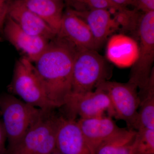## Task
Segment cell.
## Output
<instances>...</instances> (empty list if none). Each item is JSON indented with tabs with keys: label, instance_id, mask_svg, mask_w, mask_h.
Masks as SVG:
<instances>
[{
	"label": "cell",
	"instance_id": "d4e9b609",
	"mask_svg": "<svg viewBox=\"0 0 154 154\" xmlns=\"http://www.w3.org/2000/svg\"><path fill=\"white\" fill-rule=\"evenodd\" d=\"M57 1H63H63H65V0H57Z\"/></svg>",
	"mask_w": 154,
	"mask_h": 154
},
{
	"label": "cell",
	"instance_id": "9a60e30c",
	"mask_svg": "<svg viewBox=\"0 0 154 154\" xmlns=\"http://www.w3.org/2000/svg\"><path fill=\"white\" fill-rule=\"evenodd\" d=\"M138 44L133 37L123 34L112 35L107 41V59L119 67L132 66L137 59Z\"/></svg>",
	"mask_w": 154,
	"mask_h": 154
},
{
	"label": "cell",
	"instance_id": "5bb4252c",
	"mask_svg": "<svg viewBox=\"0 0 154 154\" xmlns=\"http://www.w3.org/2000/svg\"><path fill=\"white\" fill-rule=\"evenodd\" d=\"M77 122L88 144L95 153L100 145L122 129L117 126L113 117L107 115L80 118Z\"/></svg>",
	"mask_w": 154,
	"mask_h": 154
},
{
	"label": "cell",
	"instance_id": "8992f818",
	"mask_svg": "<svg viewBox=\"0 0 154 154\" xmlns=\"http://www.w3.org/2000/svg\"><path fill=\"white\" fill-rule=\"evenodd\" d=\"M109 75L107 63L97 51L77 50L73 66L72 92L94 91L100 83L107 81Z\"/></svg>",
	"mask_w": 154,
	"mask_h": 154
},
{
	"label": "cell",
	"instance_id": "9c48e42d",
	"mask_svg": "<svg viewBox=\"0 0 154 154\" xmlns=\"http://www.w3.org/2000/svg\"><path fill=\"white\" fill-rule=\"evenodd\" d=\"M71 10L88 25L99 48L112 33L122 30L117 11L113 12L104 9L82 12Z\"/></svg>",
	"mask_w": 154,
	"mask_h": 154
},
{
	"label": "cell",
	"instance_id": "277c9868",
	"mask_svg": "<svg viewBox=\"0 0 154 154\" xmlns=\"http://www.w3.org/2000/svg\"><path fill=\"white\" fill-rule=\"evenodd\" d=\"M141 13L138 25V54L131 66L128 81L140 90L148 82L154 61V11Z\"/></svg>",
	"mask_w": 154,
	"mask_h": 154
},
{
	"label": "cell",
	"instance_id": "484cf974",
	"mask_svg": "<svg viewBox=\"0 0 154 154\" xmlns=\"http://www.w3.org/2000/svg\"><path fill=\"white\" fill-rule=\"evenodd\" d=\"M54 154V153H53V154Z\"/></svg>",
	"mask_w": 154,
	"mask_h": 154
},
{
	"label": "cell",
	"instance_id": "52a82bcc",
	"mask_svg": "<svg viewBox=\"0 0 154 154\" xmlns=\"http://www.w3.org/2000/svg\"><path fill=\"white\" fill-rule=\"evenodd\" d=\"M108 95L115 113V118L123 120L128 128L137 130L140 99L134 85L107 81L97 86Z\"/></svg>",
	"mask_w": 154,
	"mask_h": 154
},
{
	"label": "cell",
	"instance_id": "7402d4cb",
	"mask_svg": "<svg viewBox=\"0 0 154 154\" xmlns=\"http://www.w3.org/2000/svg\"><path fill=\"white\" fill-rule=\"evenodd\" d=\"M12 2V0H0V32H2Z\"/></svg>",
	"mask_w": 154,
	"mask_h": 154
},
{
	"label": "cell",
	"instance_id": "2e32d148",
	"mask_svg": "<svg viewBox=\"0 0 154 154\" xmlns=\"http://www.w3.org/2000/svg\"><path fill=\"white\" fill-rule=\"evenodd\" d=\"M25 5L57 33L63 15V1L57 0H22Z\"/></svg>",
	"mask_w": 154,
	"mask_h": 154
},
{
	"label": "cell",
	"instance_id": "30bf717a",
	"mask_svg": "<svg viewBox=\"0 0 154 154\" xmlns=\"http://www.w3.org/2000/svg\"><path fill=\"white\" fill-rule=\"evenodd\" d=\"M2 32L7 40L24 54V57L32 63L37 60L50 42L46 38L27 33L8 17Z\"/></svg>",
	"mask_w": 154,
	"mask_h": 154
},
{
	"label": "cell",
	"instance_id": "7a4b0ae2",
	"mask_svg": "<svg viewBox=\"0 0 154 154\" xmlns=\"http://www.w3.org/2000/svg\"><path fill=\"white\" fill-rule=\"evenodd\" d=\"M52 110H43L41 115L20 141L7 154H52L56 152V136L59 117Z\"/></svg>",
	"mask_w": 154,
	"mask_h": 154
},
{
	"label": "cell",
	"instance_id": "6da1fadb",
	"mask_svg": "<svg viewBox=\"0 0 154 154\" xmlns=\"http://www.w3.org/2000/svg\"><path fill=\"white\" fill-rule=\"evenodd\" d=\"M77 50L57 36L35 62L48 97L54 108L63 106L72 92L73 66Z\"/></svg>",
	"mask_w": 154,
	"mask_h": 154
},
{
	"label": "cell",
	"instance_id": "cb8c5ba5",
	"mask_svg": "<svg viewBox=\"0 0 154 154\" xmlns=\"http://www.w3.org/2000/svg\"><path fill=\"white\" fill-rule=\"evenodd\" d=\"M116 5L122 7H126L128 5H131L132 0H111Z\"/></svg>",
	"mask_w": 154,
	"mask_h": 154
},
{
	"label": "cell",
	"instance_id": "ba28073f",
	"mask_svg": "<svg viewBox=\"0 0 154 154\" xmlns=\"http://www.w3.org/2000/svg\"><path fill=\"white\" fill-rule=\"evenodd\" d=\"M72 116L91 118L107 115L115 117V113L107 94L102 89L84 93L72 92L64 105Z\"/></svg>",
	"mask_w": 154,
	"mask_h": 154
},
{
	"label": "cell",
	"instance_id": "d6986e66",
	"mask_svg": "<svg viewBox=\"0 0 154 154\" xmlns=\"http://www.w3.org/2000/svg\"><path fill=\"white\" fill-rule=\"evenodd\" d=\"M71 10L87 11L95 9H104L112 12L120 11L126 7L116 5L111 0H65Z\"/></svg>",
	"mask_w": 154,
	"mask_h": 154
},
{
	"label": "cell",
	"instance_id": "44dd1931",
	"mask_svg": "<svg viewBox=\"0 0 154 154\" xmlns=\"http://www.w3.org/2000/svg\"><path fill=\"white\" fill-rule=\"evenodd\" d=\"M131 5L143 13L154 11V0H132Z\"/></svg>",
	"mask_w": 154,
	"mask_h": 154
},
{
	"label": "cell",
	"instance_id": "3957f363",
	"mask_svg": "<svg viewBox=\"0 0 154 154\" xmlns=\"http://www.w3.org/2000/svg\"><path fill=\"white\" fill-rule=\"evenodd\" d=\"M42 110L12 96L0 98L2 121L8 142L7 153L20 141L28 128L41 115Z\"/></svg>",
	"mask_w": 154,
	"mask_h": 154
},
{
	"label": "cell",
	"instance_id": "4fadbf2b",
	"mask_svg": "<svg viewBox=\"0 0 154 154\" xmlns=\"http://www.w3.org/2000/svg\"><path fill=\"white\" fill-rule=\"evenodd\" d=\"M8 17L22 30L31 35L49 40L57 36L52 28L25 5L22 0H12Z\"/></svg>",
	"mask_w": 154,
	"mask_h": 154
},
{
	"label": "cell",
	"instance_id": "603a6c76",
	"mask_svg": "<svg viewBox=\"0 0 154 154\" xmlns=\"http://www.w3.org/2000/svg\"><path fill=\"white\" fill-rule=\"evenodd\" d=\"M7 140L5 130L2 121H0V154H7L6 141Z\"/></svg>",
	"mask_w": 154,
	"mask_h": 154
},
{
	"label": "cell",
	"instance_id": "e0dca14e",
	"mask_svg": "<svg viewBox=\"0 0 154 154\" xmlns=\"http://www.w3.org/2000/svg\"><path fill=\"white\" fill-rule=\"evenodd\" d=\"M140 103L138 114L137 130L154 129V69L144 88L138 92Z\"/></svg>",
	"mask_w": 154,
	"mask_h": 154
},
{
	"label": "cell",
	"instance_id": "5b68a950",
	"mask_svg": "<svg viewBox=\"0 0 154 154\" xmlns=\"http://www.w3.org/2000/svg\"><path fill=\"white\" fill-rule=\"evenodd\" d=\"M10 87L14 94L29 105L42 110L54 108L48 99L35 66L25 57L16 63Z\"/></svg>",
	"mask_w": 154,
	"mask_h": 154
},
{
	"label": "cell",
	"instance_id": "ffe728a7",
	"mask_svg": "<svg viewBox=\"0 0 154 154\" xmlns=\"http://www.w3.org/2000/svg\"><path fill=\"white\" fill-rule=\"evenodd\" d=\"M134 154H154V129L136 130Z\"/></svg>",
	"mask_w": 154,
	"mask_h": 154
},
{
	"label": "cell",
	"instance_id": "8fae6325",
	"mask_svg": "<svg viewBox=\"0 0 154 154\" xmlns=\"http://www.w3.org/2000/svg\"><path fill=\"white\" fill-rule=\"evenodd\" d=\"M56 152L60 154H96L88 144L74 119L59 117Z\"/></svg>",
	"mask_w": 154,
	"mask_h": 154
},
{
	"label": "cell",
	"instance_id": "ac0fdd59",
	"mask_svg": "<svg viewBox=\"0 0 154 154\" xmlns=\"http://www.w3.org/2000/svg\"><path fill=\"white\" fill-rule=\"evenodd\" d=\"M136 130L122 128L99 146L96 154H134Z\"/></svg>",
	"mask_w": 154,
	"mask_h": 154
},
{
	"label": "cell",
	"instance_id": "7c38bea8",
	"mask_svg": "<svg viewBox=\"0 0 154 154\" xmlns=\"http://www.w3.org/2000/svg\"><path fill=\"white\" fill-rule=\"evenodd\" d=\"M57 36L68 42L77 50L99 49L88 25L69 9L64 13Z\"/></svg>",
	"mask_w": 154,
	"mask_h": 154
}]
</instances>
